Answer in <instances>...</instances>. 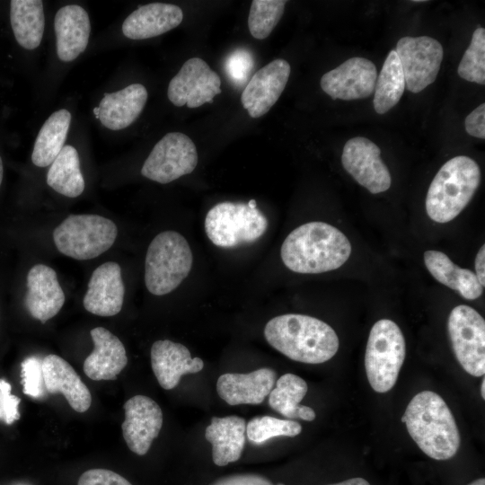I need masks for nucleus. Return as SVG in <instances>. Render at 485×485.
Instances as JSON below:
<instances>
[{"instance_id":"1","label":"nucleus","mask_w":485,"mask_h":485,"mask_svg":"<svg viewBox=\"0 0 485 485\" xmlns=\"http://www.w3.org/2000/svg\"><path fill=\"white\" fill-rule=\"evenodd\" d=\"M351 244L338 228L324 222H309L285 239L280 256L290 270L318 274L341 267L349 258Z\"/></svg>"},{"instance_id":"2","label":"nucleus","mask_w":485,"mask_h":485,"mask_svg":"<svg viewBox=\"0 0 485 485\" xmlns=\"http://www.w3.org/2000/svg\"><path fill=\"white\" fill-rule=\"evenodd\" d=\"M268 343L288 358L322 364L339 349V338L326 322L304 314L287 313L269 320L264 328Z\"/></svg>"},{"instance_id":"3","label":"nucleus","mask_w":485,"mask_h":485,"mask_svg":"<svg viewBox=\"0 0 485 485\" xmlns=\"http://www.w3.org/2000/svg\"><path fill=\"white\" fill-rule=\"evenodd\" d=\"M401 421L419 449L435 460H448L457 453L461 439L454 418L443 398L431 391L416 394Z\"/></svg>"},{"instance_id":"4","label":"nucleus","mask_w":485,"mask_h":485,"mask_svg":"<svg viewBox=\"0 0 485 485\" xmlns=\"http://www.w3.org/2000/svg\"><path fill=\"white\" fill-rule=\"evenodd\" d=\"M481 183L477 163L466 155L455 156L439 169L431 181L426 210L435 222L455 218L468 205Z\"/></svg>"},{"instance_id":"5","label":"nucleus","mask_w":485,"mask_h":485,"mask_svg":"<svg viewBox=\"0 0 485 485\" xmlns=\"http://www.w3.org/2000/svg\"><path fill=\"white\" fill-rule=\"evenodd\" d=\"M193 256L187 240L175 231L157 234L148 246L145 261V283L154 295L176 289L190 274Z\"/></svg>"},{"instance_id":"6","label":"nucleus","mask_w":485,"mask_h":485,"mask_svg":"<svg viewBox=\"0 0 485 485\" xmlns=\"http://www.w3.org/2000/svg\"><path fill=\"white\" fill-rule=\"evenodd\" d=\"M268 219L255 199L248 203L225 201L212 207L205 218V231L213 244L233 248L260 238Z\"/></svg>"},{"instance_id":"7","label":"nucleus","mask_w":485,"mask_h":485,"mask_svg":"<svg viewBox=\"0 0 485 485\" xmlns=\"http://www.w3.org/2000/svg\"><path fill=\"white\" fill-rule=\"evenodd\" d=\"M405 358V340L392 321L381 319L372 327L365 353L368 382L377 392L390 391L395 384Z\"/></svg>"},{"instance_id":"8","label":"nucleus","mask_w":485,"mask_h":485,"mask_svg":"<svg viewBox=\"0 0 485 485\" xmlns=\"http://www.w3.org/2000/svg\"><path fill=\"white\" fill-rule=\"evenodd\" d=\"M118 228L98 215H70L53 232L57 249L66 256L85 260L98 257L114 243Z\"/></svg>"},{"instance_id":"9","label":"nucleus","mask_w":485,"mask_h":485,"mask_svg":"<svg viewBox=\"0 0 485 485\" xmlns=\"http://www.w3.org/2000/svg\"><path fill=\"white\" fill-rule=\"evenodd\" d=\"M447 329L454 353L473 376L485 374V321L473 308L457 305L450 313Z\"/></svg>"},{"instance_id":"10","label":"nucleus","mask_w":485,"mask_h":485,"mask_svg":"<svg viewBox=\"0 0 485 485\" xmlns=\"http://www.w3.org/2000/svg\"><path fill=\"white\" fill-rule=\"evenodd\" d=\"M198 161L194 142L183 133L170 132L154 146L142 166L141 174L166 184L191 173Z\"/></svg>"},{"instance_id":"11","label":"nucleus","mask_w":485,"mask_h":485,"mask_svg":"<svg viewBox=\"0 0 485 485\" xmlns=\"http://www.w3.org/2000/svg\"><path fill=\"white\" fill-rule=\"evenodd\" d=\"M394 50L410 92L419 93L436 80L444 56L439 41L428 36H408L398 40Z\"/></svg>"},{"instance_id":"12","label":"nucleus","mask_w":485,"mask_h":485,"mask_svg":"<svg viewBox=\"0 0 485 485\" xmlns=\"http://www.w3.org/2000/svg\"><path fill=\"white\" fill-rule=\"evenodd\" d=\"M221 79L199 57L188 59L169 83L167 95L177 107L193 109L209 102L221 93Z\"/></svg>"},{"instance_id":"13","label":"nucleus","mask_w":485,"mask_h":485,"mask_svg":"<svg viewBox=\"0 0 485 485\" xmlns=\"http://www.w3.org/2000/svg\"><path fill=\"white\" fill-rule=\"evenodd\" d=\"M380 154V148L374 142L357 137L347 141L341 155L347 172L373 194L387 190L392 182L389 170Z\"/></svg>"},{"instance_id":"14","label":"nucleus","mask_w":485,"mask_h":485,"mask_svg":"<svg viewBox=\"0 0 485 485\" xmlns=\"http://www.w3.org/2000/svg\"><path fill=\"white\" fill-rule=\"evenodd\" d=\"M376 78L377 70L374 63L355 57L325 73L321 78V87L332 99H364L374 93Z\"/></svg>"},{"instance_id":"15","label":"nucleus","mask_w":485,"mask_h":485,"mask_svg":"<svg viewBox=\"0 0 485 485\" xmlns=\"http://www.w3.org/2000/svg\"><path fill=\"white\" fill-rule=\"evenodd\" d=\"M122 434L128 447L137 455H145L163 426V411L153 399L135 395L124 404Z\"/></svg>"},{"instance_id":"16","label":"nucleus","mask_w":485,"mask_h":485,"mask_svg":"<svg viewBox=\"0 0 485 485\" xmlns=\"http://www.w3.org/2000/svg\"><path fill=\"white\" fill-rule=\"evenodd\" d=\"M291 72L285 59H275L259 69L242 91L241 101L248 114L257 119L265 115L283 93Z\"/></svg>"},{"instance_id":"17","label":"nucleus","mask_w":485,"mask_h":485,"mask_svg":"<svg viewBox=\"0 0 485 485\" xmlns=\"http://www.w3.org/2000/svg\"><path fill=\"white\" fill-rule=\"evenodd\" d=\"M124 295L121 269L117 262L108 261L93 272L83 304L93 314L113 316L121 311Z\"/></svg>"},{"instance_id":"18","label":"nucleus","mask_w":485,"mask_h":485,"mask_svg":"<svg viewBox=\"0 0 485 485\" xmlns=\"http://www.w3.org/2000/svg\"><path fill=\"white\" fill-rule=\"evenodd\" d=\"M27 287L24 304L33 318L45 322L61 310L65 294L52 268L34 265L27 275Z\"/></svg>"},{"instance_id":"19","label":"nucleus","mask_w":485,"mask_h":485,"mask_svg":"<svg viewBox=\"0 0 485 485\" xmlns=\"http://www.w3.org/2000/svg\"><path fill=\"white\" fill-rule=\"evenodd\" d=\"M277 381L275 370L263 367L248 374L226 373L216 382L219 397L229 405L260 404Z\"/></svg>"},{"instance_id":"20","label":"nucleus","mask_w":485,"mask_h":485,"mask_svg":"<svg viewBox=\"0 0 485 485\" xmlns=\"http://www.w3.org/2000/svg\"><path fill=\"white\" fill-rule=\"evenodd\" d=\"M151 366L160 386L171 390L178 385L183 375L201 371L204 362L199 357H191L184 345L163 340L152 345Z\"/></svg>"},{"instance_id":"21","label":"nucleus","mask_w":485,"mask_h":485,"mask_svg":"<svg viewBox=\"0 0 485 485\" xmlns=\"http://www.w3.org/2000/svg\"><path fill=\"white\" fill-rule=\"evenodd\" d=\"M148 93L141 84H131L122 90L104 93L98 107L93 109L96 119L110 130L130 126L141 114Z\"/></svg>"},{"instance_id":"22","label":"nucleus","mask_w":485,"mask_h":485,"mask_svg":"<svg viewBox=\"0 0 485 485\" xmlns=\"http://www.w3.org/2000/svg\"><path fill=\"white\" fill-rule=\"evenodd\" d=\"M54 30L58 58L64 62L73 61L88 45L91 32L89 15L78 4L65 5L55 15Z\"/></svg>"},{"instance_id":"23","label":"nucleus","mask_w":485,"mask_h":485,"mask_svg":"<svg viewBox=\"0 0 485 485\" xmlns=\"http://www.w3.org/2000/svg\"><path fill=\"white\" fill-rule=\"evenodd\" d=\"M90 334L94 349L84 362V374L94 381L115 379L128 363L124 345L103 327L93 328Z\"/></svg>"},{"instance_id":"24","label":"nucleus","mask_w":485,"mask_h":485,"mask_svg":"<svg viewBox=\"0 0 485 485\" xmlns=\"http://www.w3.org/2000/svg\"><path fill=\"white\" fill-rule=\"evenodd\" d=\"M42 371L47 392H60L77 412H85L92 396L73 366L59 356L49 354L42 359Z\"/></svg>"},{"instance_id":"25","label":"nucleus","mask_w":485,"mask_h":485,"mask_svg":"<svg viewBox=\"0 0 485 485\" xmlns=\"http://www.w3.org/2000/svg\"><path fill=\"white\" fill-rule=\"evenodd\" d=\"M182 20L183 13L179 6L151 3L139 6L125 19L122 32L130 40H146L176 28Z\"/></svg>"},{"instance_id":"26","label":"nucleus","mask_w":485,"mask_h":485,"mask_svg":"<svg viewBox=\"0 0 485 485\" xmlns=\"http://www.w3.org/2000/svg\"><path fill=\"white\" fill-rule=\"evenodd\" d=\"M246 421L236 415L213 417L205 430L206 439L212 445V460L216 466L237 462L245 444Z\"/></svg>"},{"instance_id":"27","label":"nucleus","mask_w":485,"mask_h":485,"mask_svg":"<svg viewBox=\"0 0 485 485\" xmlns=\"http://www.w3.org/2000/svg\"><path fill=\"white\" fill-rule=\"evenodd\" d=\"M424 262L429 273L441 284L457 291L463 298L480 297L483 287L474 272L454 264L446 254L435 250L424 253Z\"/></svg>"},{"instance_id":"28","label":"nucleus","mask_w":485,"mask_h":485,"mask_svg":"<svg viewBox=\"0 0 485 485\" xmlns=\"http://www.w3.org/2000/svg\"><path fill=\"white\" fill-rule=\"evenodd\" d=\"M10 22L16 41L25 49H34L41 42L45 28L43 2L12 0Z\"/></svg>"},{"instance_id":"29","label":"nucleus","mask_w":485,"mask_h":485,"mask_svg":"<svg viewBox=\"0 0 485 485\" xmlns=\"http://www.w3.org/2000/svg\"><path fill=\"white\" fill-rule=\"evenodd\" d=\"M307 391V384L303 378L287 373L276 381V386L269 394V405L287 419L313 421L316 417L314 410L299 404Z\"/></svg>"},{"instance_id":"30","label":"nucleus","mask_w":485,"mask_h":485,"mask_svg":"<svg viewBox=\"0 0 485 485\" xmlns=\"http://www.w3.org/2000/svg\"><path fill=\"white\" fill-rule=\"evenodd\" d=\"M71 122V114L61 109L44 122L36 137L31 161L38 167L50 165L64 147Z\"/></svg>"},{"instance_id":"31","label":"nucleus","mask_w":485,"mask_h":485,"mask_svg":"<svg viewBox=\"0 0 485 485\" xmlns=\"http://www.w3.org/2000/svg\"><path fill=\"white\" fill-rule=\"evenodd\" d=\"M47 184L57 193L68 198H76L83 193L84 180L79 155L74 146H64L50 164L47 173Z\"/></svg>"},{"instance_id":"32","label":"nucleus","mask_w":485,"mask_h":485,"mask_svg":"<svg viewBox=\"0 0 485 485\" xmlns=\"http://www.w3.org/2000/svg\"><path fill=\"white\" fill-rule=\"evenodd\" d=\"M405 89V79L395 50H391L377 75L374 90V109L384 114L400 101Z\"/></svg>"},{"instance_id":"33","label":"nucleus","mask_w":485,"mask_h":485,"mask_svg":"<svg viewBox=\"0 0 485 485\" xmlns=\"http://www.w3.org/2000/svg\"><path fill=\"white\" fill-rule=\"evenodd\" d=\"M287 1L253 0L251 4L248 28L257 40L266 39L280 21Z\"/></svg>"},{"instance_id":"34","label":"nucleus","mask_w":485,"mask_h":485,"mask_svg":"<svg viewBox=\"0 0 485 485\" xmlns=\"http://www.w3.org/2000/svg\"><path fill=\"white\" fill-rule=\"evenodd\" d=\"M302 426L290 419H280L271 416H257L246 424V436L253 445H261L277 436H295Z\"/></svg>"},{"instance_id":"35","label":"nucleus","mask_w":485,"mask_h":485,"mask_svg":"<svg viewBox=\"0 0 485 485\" xmlns=\"http://www.w3.org/2000/svg\"><path fill=\"white\" fill-rule=\"evenodd\" d=\"M458 75L466 81L485 84L484 28L479 27L472 33L471 44L459 64Z\"/></svg>"},{"instance_id":"36","label":"nucleus","mask_w":485,"mask_h":485,"mask_svg":"<svg viewBox=\"0 0 485 485\" xmlns=\"http://www.w3.org/2000/svg\"><path fill=\"white\" fill-rule=\"evenodd\" d=\"M22 383L23 392L32 398H41L47 392L43 371L42 360L32 356L25 358L21 365Z\"/></svg>"},{"instance_id":"37","label":"nucleus","mask_w":485,"mask_h":485,"mask_svg":"<svg viewBox=\"0 0 485 485\" xmlns=\"http://www.w3.org/2000/svg\"><path fill=\"white\" fill-rule=\"evenodd\" d=\"M225 65L229 79L237 86H243L253 70L254 59L250 51L238 48L227 57Z\"/></svg>"},{"instance_id":"38","label":"nucleus","mask_w":485,"mask_h":485,"mask_svg":"<svg viewBox=\"0 0 485 485\" xmlns=\"http://www.w3.org/2000/svg\"><path fill=\"white\" fill-rule=\"evenodd\" d=\"M12 386L4 379H0V421L7 425L20 419L21 399L12 394Z\"/></svg>"},{"instance_id":"39","label":"nucleus","mask_w":485,"mask_h":485,"mask_svg":"<svg viewBox=\"0 0 485 485\" xmlns=\"http://www.w3.org/2000/svg\"><path fill=\"white\" fill-rule=\"evenodd\" d=\"M77 485H132L127 479L107 469H90L81 474Z\"/></svg>"},{"instance_id":"40","label":"nucleus","mask_w":485,"mask_h":485,"mask_svg":"<svg viewBox=\"0 0 485 485\" xmlns=\"http://www.w3.org/2000/svg\"><path fill=\"white\" fill-rule=\"evenodd\" d=\"M209 485H276L264 475L252 472L234 473L219 477Z\"/></svg>"},{"instance_id":"41","label":"nucleus","mask_w":485,"mask_h":485,"mask_svg":"<svg viewBox=\"0 0 485 485\" xmlns=\"http://www.w3.org/2000/svg\"><path fill=\"white\" fill-rule=\"evenodd\" d=\"M467 133L478 138H485V104L481 103L465 119Z\"/></svg>"},{"instance_id":"42","label":"nucleus","mask_w":485,"mask_h":485,"mask_svg":"<svg viewBox=\"0 0 485 485\" xmlns=\"http://www.w3.org/2000/svg\"><path fill=\"white\" fill-rule=\"evenodd\" d=\"M485 246L484 244L479 250L475 258V275L484 287L485 286Z\"/></svg>"},{"instance_id":"43","label":"nucleus","mask_w":485,"mask_h":485,"mask_svg":"<svg viewBox=\"0 0 485 485\" xmlns=\"http://www.w3.org/2000/svg\"><path fill=\"white\" fill-rule=\"evenodd\" d=\"M327 485H371L366 480L363 478H351L338 483L327 484Z\"/></svg>"},{"instance_id":"44","label":"nucleus","mask_w":485,"mask_h":485,"mask_svg":"<svg viewBox=\"0 0 485 485\" xmlns=\"http://www.w3.org/2000/svg\"><path fill=\"white\" fill-rule=\"evenodd\" d=\"M467 485H485V479L484 478L477 479L475 481H472L471 483Z\"/></svg>"},{"instance_id":"45","label":"nucleus","mask_w":485,"mask_h":485,"mask_svg":"<svg viewBox=\"0 0 485 485\" xmlns=\"http://www.w3.org/2000/svg\"><path fill=\"white\" fill-rule=\"evenodd\" d=\"M481 394L482 399H485V379H482L481 386Z\"/></svg>"},{"instance_id":"46","label":"nucleus","mask_w":485,"mask_h":485,"mask_svg":"<svg viewBox=\"0 0 485 485\" xmlns=\"http://www.w3.org/2000/svg\"><path fill=\"white\" fill-rule=\"evenodd\" d=\"M3 174H4L3 162L0 156V186L3 181Z\"/></svg>"}]
</instances>
